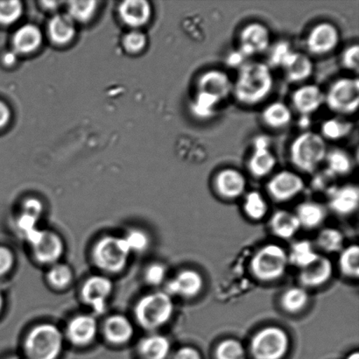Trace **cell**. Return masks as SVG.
<instances>
[{"label": "cell", "instance_id": "6da1fadb", "mask_svg": "<svg viewBox=\"0 0 359 359\" xmlns=\"http://www.w3.org/2000/svg\"><path fill=\"white\" fill-rule=\"evenodd\" d=\"M274 79L270 66L262 62H248L241 66L233 82L235 100L245 107H256L273 93Z\"/></svg>", "mask_w": 359, "mask_h": 359}, {"label": "cell", "instance_id": "7a4b0ae2", "mask_svg": "<svg viewBox=\"0 0 359 359\" xmlns=\"http://www.w3.org/2000/svg\"><path fill=\"white\" fill-rule=\"evenodd\" d=\"M328 150L326 140L319 133L304 132L291 143L290 161L302 173L313 174L325 163Z\"/></svg>", "mask_w": 359, "mask_h": 359}, {"label": "cell", "instance_id": "3957f363", "mask_svg": "<svg viewBox=\"0 0 359 359\" xmlns=\"http://www.w3.org/2000/svg\"><path fill=\"white\" fill-rule=\"evenodd\" d=\"M175 305L166 292L145 295L137 302L135 309L136 321L147 330L163 328L173 316Z\"/></svg>", "mask_w": 359, "mask_h": 359}, {"label": "cell", "instance_id": "277c9868", "mask_svg": "<svg viewBox=\"0 0 359 359\" xmlns=\"http://www.w3.org/2000/svg\"><path fill=\"white\" fill-rule=\"evenodd\" d=\"M65 344L61 330L52 323H41L27 334L24 342L27 359H57Z\"/></svg>", "mask_w": 359, "mask_h": 359}, {"label": "cell", "instance_id": "5b68a950", "mask_svg": "<svg viewBox=\"0 0 359 359\" xmlns=\"http://www.w3.org/2000/svg\"><path fill=\"white\" fill-rule=\"evenodd\" d=\"M288 264L287 252L280 245L269 244L264 245L252 257L251 270L257 280L273 283L283 277Z\"/></svg>", "mask_w": 359, "mask_h": 359}, {"label": "cell", "instance_id": "8992f818", "mask_svg": "<svg viewBox=\"0 0 359 359\" xmlns=\"http://www.w3.org/2000/svg\"><path fill=\"white\" fill-rule=\"evenodd\" d=\"M131 255L124 238L115 236L101 238L93 249V259L97 269L108 273H118L126 269Z\"/></svg>", "mask_w": 359, "mask_h": 359}, {"label": "cell", "instance_id": "52a82bcc", "mask_svg": "<svg viewBox=\"0 0 359 359\" xmlns=\"http://www.w3.org/2000/svg\"><path fill=\"white\" fill-rule=\"evenodd\" d=\"M290 348V339L286 330L269 326L259 330L250 343L253 359H283Z\"/></svg>", "mask_w": 359, "mask_h": 359}, {"label": "cell", "instance_id": "ba28073f", "mask_svg": "<svg viewBox=\"0 0 359 359\" xmlns=\"http://www.w3.org/2000/svg\"><path fill=\"white\" fill-rule=\"evenodd\" d=\"M325 104L330 111L343 116L356 114L359 104L357 77H342L330 84L325 93Z\"/></svg>", "mask_w": 359, "mask_h": 359}, {"label": "cell", "instance_id": "9c48e42d", "mask_svg": "<svg viewBox=\"0 0 359 359\" xmlns=\"http://www.w3.org/2000/svg\"><path fill=\"white\" fill-rule=\"evenodd\" d=\"M35 259L43 265H55L65 253V243L54 231L38 230L26 238Z\"/></svg>", "mask_w": 359, "mask_h": 359}, {"label": "cell", "instance_id": "30bf717a", "mask_svg": "<svg viewBox=\"0 0 359 359\" xmlns=\"http://www.w3.org/2000/svg\"><path fill=\"white\" fill-rule=\"evenodd\" d=\"M340 43V33L335 25L323 21L309 31L306 48L309 55L325 56L336 50Z\"/></svg>", "mask_w": 359, "mask_h": 359}, {"label": "cell", "instance_id": "8fae6325", "mask_svg": "<svg viewBox=\"0 0 359 359\" xmlns=\"http://www.w3.org/2000/svg\"><path fill=\"white\" fill-rule=\"evenodd\" d=\"M305 182L300 175L290 170L278 172L266 183V191L277 203L293 200L304 191Z\"/></svg>", "mask_w": 359, "mask_h": 359}, {"label": "cell", "instance_id": "7c38bea8", "mask_svg": "<svg viewBox=\"0 0 359 359\" xmlns=\"http://www.w3.org/2000/svg\"><path fill=\"white\" fill-rule=\"evenodd\" d=\"M271 43L269 28L259 22H251L242 28L238 36V51L244 57L262 54Z\"/></svg>", "mask_w": 359, "mask_h": 359}, {"label": "cell", "instance_id": "4fadbf2b", "mask_svg": "<svg viewBox=\"0 0 359 359\" xmlns=\"http://www.w3.org/2000/svg\"><path fill=\"white\" fill-rule=\"evenodd\" d=\"M114 291V284L108 277L94 276L83 283L81 297L84 304L89 305L97 314H102L107 308L109 297Z\"/></svg>", "mask_w": 359, "mask_h": 359}, {"label": "cell", "instance_id": "5bb4252c", "mask_svg": "<svg viewBox=\"0 0 359 359\" xmlns=\"http://www.w3.org/2000/svg\"><path fill=\"white\" fill-rule=\"evenodd\" d=\"M277 165L276 156L269 149V139L258 136L253 140V151L248 161V170L253 177L262 179L272 174Z\"/></svg>", "mask_w": 359, "mask_h": 359}, {"label": "cell", "instance_id": "9a60e30c", "mask_svg": "<svg viewBox=\"0 0 359 359\" xmlns=\"http://www.w3.org/2000/svg\"><path fill=\"white\" fill-rule=\"evenodd\" d=\"M215 191L224 200H235L244 195L248 182L245 175L236 168H226L218 171L213 179Z\"/></svg>", "mask_w": 359, "mask_h": 359}, {"label": "cell", "instance_id": "2e32d148", "mask_svg": "<svg viewBox=\"0 0 359 359\" xmlns=\"http://www.w3.org/2000/svg\"><path fill=\"white\" fill-rule=\"evenodd\" d=\"M232 90H233V82L230 76L223 70H207L197 80V93L210 95L221 102L231 96Z\"/></svg>", "mask_w": 359, "mask_h": 359}, {"label": "cell", "instance_id": "e0dca14e", "mask_svg": "<svg viewBox=\"0 0 359 359\" xmlns=\"http://www.w3.org/2000/svg\"><path fill=\"white\" fill-rule=\"evenodd\" d=\"M204 280L202 274L193 269L181 271L167 284L166 293L177 297L192 299L203 291Z\"/></svg>", "mask_w": 359, "mask_h": 359}, {"label": "cell", "instance_id": "ac0fdd59", "mask_svg": "<svg viewBox=\"0 0 359 359\" xmlns=\"http://www.w3.org/2000/svg\"><path fill=\"white\" fill-rule=\"evenodd\" d=\"M291 102L297 114L309 116L325 104V93L316 84H304L292 94Z\"/></svg>", "mask_w": 359, "mask_h": 359}, {"label": "cell", "instance_id": "d6986e66", "mask_svg": "<svg viewBox=\"0 0 359 359\" xmlns=\"http://www.w3.org/2000/svg\"><path fill=\"white\" fill-rule=\"evenodd\" d=\"M358 203L359 189L357 185L340 186L330 191L328 206L337 216H351L358 210Z\"/></svg>", "mask_w": 359, "mask_h": 359}, {"label": "cell", "instance_id": "ffe728a7", "mask_svg": "<svg viewBox=\"0 0 359 359\" xmlns=\"http://www.w3.org/2000/svg\"><path fill=\"white\" fill-rule=\"evenodd\" d=\"M98 332L97 320L90 315H79L70 320L66 329L67 339L74 346H89L96 339Z\"/></svg>", "mask_w": 359, "mask_h": 359}, {"label": "cell", "instance_id": "44dd1931", "mask_svg": "<svg viewBox=\"0 0 359 359\" xmlns=\"http://www.w3.org/2000/svg\"><path fill=\"white\" fill-rule=\"evenodd\" d=\"M333 274V265L327 257L319 255L311 265L301 269L299 281L302 287L316 288L323 286Z\"/></svg>", "mask_w": 359, "mask_h": 359}, {"label": "cell", "instance_id": "7402d4cb", "mask_svg": "<svg viewBox=\"0 0 359 359\" xmlns=\"http://www.w3.org/2000/svg\"><path fill=\"white\" fill-rule=\"evenodd\" d=\"M285 76L291 83H302L309 79L314 72V65L309 55L292 51L281 65Z\"/></svg>", "mask_w": 359, "mask_h": 359}, {"label": "cell", "instance_id": "603a6c76", "mask_svg": "<svg viewBox=\"0 0 359 359\" xmlns=\"http://www.w3.org/2000/svg\"><path fill=\"white\" fill-rule=\"evenodd\" d=\"M103 332L109 343L122 346L132 340L135 335V327L125 316L114 315L105 320Z\"/></svg>", "mask_w": 359, "mask_h": 359}, {"label": "cell", "instance_id": "cb8c5ba5", "mask_svg": "<svg viewBox=\"0 0 359 359\" xmlns=\"http://www.w3.org/2000/svg\"><path fill=\"white\" fill-rule=\"evenodd\" d=\"M298 218L301 228L313 230L325 223L327 217V210L323 204L313 201L299 204L294 212Z\"/></svg>", "mask_w": 359, "mask_h": 359}, {"label": "cell", "instance_id": "d4e9b609", "mask_svg": "<svg viewBox=\"0 0 359 359\" xmlns=\"http://www.w3.org/2000/svg\"><path fill=\"white\" fill-rule=\"evenodd\" d=\"M269 227L273 235L287 241V239L294 238L298 233L301 225L294 212L280 210L271 217Z\"/></svg>", "mask_w": 359, "mask_h": 359}, {"label": "cell", "instance_id": "484cf974", "mask_svg": "<svg viewBox=\"0 0 359 359\" xmlns=\"http://www.w3.org/2000/svg\"><path fill=\"white\" fill-rule=\"evenodd\" d=\"M262 121L267 128L271 129H284L287 128L293 121V111L283 102H273L264 108L262 112Z\"/></svg>", "mask_w": 359, "mask_h": 359}, {"label": "cell", "instance_id": "4316f807", "mask_svg": "<svg viewBox=\"0 0 359 359\" xmlns=\"http://www.w3.org/2000/svg\"><path fill=\"white\" fill-rule=\"evenodd\" d=\"M119 13L123 21L132 27H140L150 19L151 7L144 0H128L119 7Z\"/></svg>", "mask_w": 359, "mask_h": 359}, {"label": "cell", "instance_id": "83f0119b", "mask_svg": "<svg viewBox=\"0 0 359 359\" xmlns=\"http://www.w3.org/2000/svg\"><path fill=\"white\" fill-rule=\"evenodd\" d=\"M171 350L168 337L154 334L145 337L139 344L138 351L142 359H167Z\"/></svg>", "mask_w": 359, "mask_h": 359}, {"label": "cell", "instance_id": "f1b7e54d", "mask_svg": "<svg viewBox=\"0 0 359 359\" xmlns=\"http://www.w3.org/2000/svg\"><path fill=\"white\" fill-rule=\"evenodd\" d=\"M48 33L55 43H68L75 36V21L68 14H59L53 17L48 24Z\"/></svg>", "mask_w": 359, "mask_h": 359}, {"label": "cell", "instance_id": "f546056e", "mask_svg": "<svg viewBox=\"0 0 359 359\" xmlns=\"http://www.w3.org/2000/svg\"><path fill=\"white\" fill-rule=\"evenodd\" d=\"M41 40V33L39 28L33 25H26L14 34V50L20 54L34 52L40 47Z\"/></svg>", "mask_w": 359, "mask_h": 359}, {"label": "cell", "instance_id": "4dcf8cb0", "mask_svg": "<svg viewBox=\"0 0 359 359\" xmlns=\"http://www.w3.org/2000/svg\"><path fill=\"white\" fill-rule=\"evenodd\" d=\"M325 163L327 170L332 177H347L354 168L353 156L347 151L341 149L328 150Z\"/></svg>", "mask_w": 359, "mask_h": 359}, {"label": "cell", "instance_id": "1f68e13d", "mask_svg": "<svg viewBox=\"0 0 359 359\" xmlns=\"http://www.w3.org/2000/svg\"><path fill=\"white\" fill-rule=\"evenodd\" d=\"M309 302L307 290L302 287H293L285 291L280 299V305L288 314L295 315L304 311Z\"/></svg>", "mask_w": 359, "mask_h": 359}, {"label": "cell", "instance_id": "d6a6232c", "mask_svg": "<svg viewBox=\"0 0 359 359\" xmlns=\"http://www.w3.org/2000/svg\"><path fill=\"white\" fill-rule=\"evenodd\" d=\"M312 243L308 241H301L294 243L291 246L290 253H287L288 262L299 269H304L311 265L318 258Z\"/></svg>", "mask_w": 359, "mask_h": 359}, {"label": "cell", "instance_id": "836d02e7", "mask_svg": "<svg viewBox=\"0 0 359 359\" xmlns=\"http://www.w3.org/2000/svg\"><path fill=\"white\" fill-rule=\"evenodd\" d=\"M222 103L217 98L206 93H197L190 103V112L200 121H208L217 114L218 105Z\"/></svg>", "mask_w": 359, "mask_h": 359}, {"label": "cell", "instance_id": "e575fe53", "mask_svg": "<svg viewBox=\"0 0 359 359\" xmlns=\"http://www.w3.org/2000/svg\"><path fill=\"white\" fill-rule=\"evenodd\" d=\"M243 210L250 219L260 221L266 216L269 206L262 193L250 191L245 196Z\"/></svg>", "mask_w": 359, "mask_h": 359}, {"label": "cell", "instance_id": "d590c367", "mask_svg": "<svg viewBox=\"0 0 359 359\" xmlns=\"http://www.w3.org/2000/svg\"><path fill=\"white\" fill-rule=\"evenodd\" d=\"M339 266L344 276L357 279L359 276V248L351 245L340 252Z\"/></svg>", "mask_w": 359, "mask_h": 359}, {"label": "cell", "instance_id": "8d00e7d4", "mask_svg": "<svg viewBox=\"0 0 359 359\" xmlns=\"http://www.w3.org/2000/svg\"><path fill=\"white\" fill-rule=\"evenodd\" d=\"M316 245L325 252H340L344 248V237L337 229H323L316 238Z\"/></svg>", "mask_w": 359, "mask_h": 359}, {"label": "cell", "instance_id": "74e56055", "mask_svg": "<svg viewBox=\"0 0 359 359\" xmlns=\"http://www.w3.org/2000/svg\"><path fill=\"white\" fill-rule=\"evenodd\" d=\"M353 128V124L349 121L339 118H330L323 123L320 135L325 140L337 142L350 135Z\"/></svg>", "mask_w": 359, "mask_h": 359}, {"label": "cell", "instance_id": "f35d334b", "mask_svg": "<svg viewBox=\"0 0 359 359\" xmlns=\"http://www.w3.org/2000/svg\"><path fill=\"white\" fill-rule=\"evenodd\" d=\"M47 280L49 285L55 290H65L72 283V269L65 264L56 263L49 269Z\"/></svg>", "mask_w": 359, "mask_h": 359}, {"label": "cell", "instance_id": "ab89813d", "mask_svg": "<svg viewBox=\"0 0 359 359\" xmlns=\"http://www.w3.org/2000/svg\"><path fill=\"white\" fill-rule=\"evenodd\" d=\"M216 359H245V347L239 341L232 339H225L218 344L215 350Z\"/></svg>", "mask_w": 359, "mask_h": 359}, {"label": "cell", "instance_id": "60d3db41", "mask_svg": "<svg viewBox=\"0 0 359 359\" xmlns=\"http://www.w3.org/2000/svg\"><path fill=\"white\" fill-rule=\"evenodd\" d=\"M96 1H76L70 2L68 7V15L74 21L87 22L94 15L97 10Z\"/></svg>", "mask_w": 359, "mask_h": 359}, {"label": "cell", "instance_id": "b9f144b4", "mask_svg": "<svg viewBox=\"0 0 359 359\" xmlns=\"http://www.w3.org/2000/svg\"><path fill=\"white\" fill-rule=\"evenodd\" d=\"M123 238L131 253L145 252L150 245L149 236L139 229H133L128 231Z\"/></svg>", "mask_w": 359, "mask_h": 359}, {"label": "cell", "instance_id": "7bdbcfd3", "mask_svg": "<svg viewBox=\"0 0 359 359\" xmlns=\"http://www.w3.org/2000/svg\"><path fill=\"white\" fill-rule=\"evenodd\" d=\"M22 13L20 1H0V24L11 25L16 22Z\"/></svg>", "mask_w": 359, "mask_h": 359}, {"label": "cell", "instance_id": "ee69618b", "mask_svg": "<svg viewBox=\"0 0 359 359\" xmlns=\"http://www.w3.org/2000/svg\"><path fill=\"white\" fill-rule=\"evenodd\" d=\"M167 273L166 266L163 264L154 263L147 267L145 272V279L151 286H160L166 280Z\"/></svg>", "mask_w": 359, "mask_h": 359}, {"label": "cell", "instance_id": "f6af8a7d", "mask_svg": "<svg viewBox=\"0 0 359 359\" xmlns=\"http://www.w3.org/2000/svg\"><path fill=\"white\" fill-rule=\"evenodd\" d=\"M341 65L350 72H358L359 69V47L358 44L351 45L344 49L341 55Z\"/></svg>", "mask_w": 359, "mask_h": 359}, {"label": "cell", "instance_id": "bcb514c9", "mask_svg": "<svg viewBox=\"0 0 359 359\" xmlns=\"http://www.w3.org/2000/svg\"><path fill=\"white\" fill-rule=\"evenodd\" d=\"M147 44L146 35L139 30H133L126 35L124 45L130 52H139Z\"/></svg>", "mask_w": 359, "mask_h": 359}, {"label": "cell", "instance_id": "7dc6e473", "mask_svg": "<svg viewBox=\"0 0 359 359\" xmlns=\"http://www.w3.org/2000/svg\"><path fill=\"white\" fill-rule=\"evenodd\" d=\"M293 51L290 45L286 41H280L271 50L270 65L281 67L287 56Z\"/></svg>", "mask_w": 359, "mask_h": 359}, {"label": "cell", "instance_id": "c3c4849f", "mask_svg": "<svg viewBox=\"0 0 359 359\" xmlns=\"http://www.w3.org/2000/svg\"><path fill=\"white\" fill-rule=\"evenodd\" d=\"M15 263L14 255L9 248L0 245V277L6 276Z\"/></svg>", "mask_w": 359, "mask_h": 359}, {"label": "cell", "instance_id": "681fc988", "mask_svg": "<svg viewBox=\"0 0 359 359\" xmlns=\"http://www.w3.org/2000/svg\"><path fill=\"white\" fill-rule=\"evenodd\" d=\"M38 221L37 218L22 213L17 221V227L21 233L24 235V237L27 238L32 232L39 229L37 227Z\"/></svg>", "mask_w": 359, "mask_h": 359}, {"label": "cell", "instance_id": "f907efd6", "mask_svg": "<svg viewBox=\"0 0 359 359\" xmlns=\"http://www.w3.org/2000/svg\"><path fill=\"white\" fill-rule=\"evenodd\" d=\"M42 212H43V205L40 200L37 198H28L23 203L22 213L29 215L31 217L40 219Z\"/></svg>", "mask_w": 359, "mask_h": 359}, {"label": "cell", "instance_id": "816d5d0a", "mask_svg": "<svg viewBox=\"0 0 359 359\" xmlns=\"http://www.w3.org/2000/svg\"><path fill=\"white\" fill-rule=\"evenodd\" d=\"M172 359H203L200 351L196 348L184 346L180 348Z\"/></svg>", "mask_w": 359, "mask_h": 359}, {"label": "cell", "instance_id": "f5cc1de1", "mask_svg": "<svg viewBox=\"0 0 359 359\" xmlns=\"http://www.w3.org/2000/svg\"><path fill=\"white\" fill-rule=\"evenodd\" d=\"M11 118V111L8 107L0 101V129L8 124Z\"/></svg>", "mask_w": 359, "mask_h": 359}, {"label": "cell", "instance_id": "db71d44e", "mask_svg": "<svg viewBox=\"0 0 359 359\" xmlns=\"http://www.w3.org/2000/svg\"><path fill=\"white\" fill-rule=\"evenodd\" d=\"M244 58V56H243L241 53L239 51L232 53L231 55L228 56V65L231 67L237 65L242 66L244 65V63H242Z\"/></svg>", "mask_w": 359, "mask_h": 359}, {"label": "cell", "instance_id": "11a10c76", "mask_svg": "<svg viewBox=\"0 0 359 359\" xmlns=\"http://www.w3.org/2000/svg\"><path fill=\"white\" fill-rule=\"evenodd\" d=\"M3 61L6 65H14V62L17 61L16 52H6V54L3 55Z\"/></svg>", "mask_w": 359, "mask_h": 359}, {"label": "cell", "instance_id": "9f6ffc18", "mask_svg": "<svg viewBox=\"0 0 359 359\" xmlns=\"http://www.w3.org/2000/svg\"><path fill=\"white\" fill-rule=\"evenodd\" d=\"M4 308V297L1 290H0V313L2 312Z\"/></svg>", "mask_w": 359, "mask_h": 359}, {"label": "cell", "instance_id": "6f0895ef", "mask_svg": "<svg viewBox=\"0 0 359 359\" xmlns=\"http://www.w3.org/2000/svg\"><path fill=\"white\" fill-rule=\"evenodd\" d=\"M346 359H359V354L358 351L356 353H351Z\"/></svg>", "mask_w": 359, "mask_h": 359}, {"label": "cell", "instance_id": "680465c9", "mask_svg": "<svg viewBox=\"0 0 359 359\" xmlns=\"http://www.w3.org/2000/svg\"><path fill=\"white\" fill-rule=\"evenodd\" d=\"M6 359H24V358H19V357H10V358H6Z\"/></svg>", "mask_w": 359, "mask_h": 359}]
</instances>
